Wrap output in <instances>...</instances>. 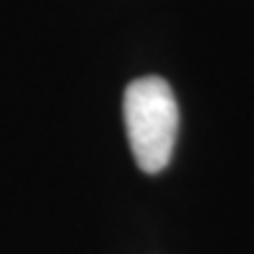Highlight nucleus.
Segmentation results:
<instances>
[{"label": "nucleus", "mask_w": 254, "mask_h": 254, "mask_svg": "<svg viewBox=\"0 0 254 254\" xmlns=\"http://www.w3.org/2000/svg\"><path fill=\"white\" fill-rule=\"evenodd\" d=\"M125 130L130 151L145 174L164 171L174 153L179 107L174 91L158 75H145L125 88Z\"/></svg>", "instance_id": "nucleus-1"}]
</instances>
